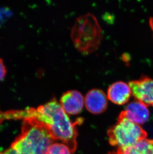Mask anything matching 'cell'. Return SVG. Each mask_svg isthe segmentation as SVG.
<instances>
[{
    "label": "cell",
    "instance_id": "1",
    "mask_svg": "<svg viewBox=\"0 0 153 154\" xmlns=\"http://www.w3.org/2000/svg\"><path fill=\"white\" fill-rule=\"evenodd\" d=\"M39 122L50 133L56 141L60 140L68 146L72 153L77 148L78 132L76 125L82 119L73 122L59 102L55 98L38 106Z\"/></svg>",
    "mask_w": 153,
    "mask_h": 154
},
{
    "label": "cell",
    "instance_id": "2",
    "mask_svg": "<svg viewBox=\"0 0 153 154\" xmlns=\"http://www.w3.org/2000/svg\"><path fill=\"white\" fill-rule=\"evenodd\" d=\"M55 140L44 125L32 120H23L21 133L9 148L0 154H47Z\"/></svg>",
    "mask_w": 153,
    "mask_h": 154
},
{
    "label": "cell",
    "instance_id": "3",
    "mask_svg": "<svg viewBox=\"0 0 153 154\" xmlns=\"http://www.w3.org/2000/svg\"><path fill=\"white\" fill-rule=\"evenodd\" d=\"M71 35L75 47L82 53L88 54L98 48L102 39V31L95 17L88 13L76 19Z\"/></svg>",
    "mask_w": 153,
    "mask_h": 154
},
{
    "label": "cell",
    "instance_id": "4",
    "mask_svg": "<svg viewBox=\"0 0 153 154\" xmlns=\"http://www.w3.org/2000/svg\"><path fill=\"white\" fill-rule=\"evenodd\" d=\"M108 141L117 149L133 145L146 139L147 133L140 125L128 119L123 111L117 119V123L107 132Z\"/></svg>",
    "mask_w": 153,
    "mask_h": 154
},
{
    "label": "cell",
    "instance_id": "5",
    "mask_svg": "<svg viewBox=\"0 0 153 154\" xmlns=\"http://www.w3.org/2000/svg\"><path fill=\"white\" fill-rule=\"evenodd\" d=\"M132 93L136 100L147 106H153V79L143 77L129 82Z\"/></svg>",
    "mask_w": 153,
    "mask_h": 154
},
{
    "label": "cell",
    "instance_id": "6",
    "mask_svg": "<svg viewBox=\"0 0 153 154\" xmlns=\"http://www.w3.org/2000/svg\"><path fill=\"white\" fill-rule=\"evenodd\" d=\"M60 103L67 113L76 115L81 112L85 104V98L77 90H69L61 96Z\"/></svg>",
    "mask_w": 153,
    "mask_h": 154
},
{
    "label": "cell",
    "instance_id": "7",
    "mask_svg": "<svg viewBox=\"0 0 153 154\" xmlns=\"http://www.w3.org/2000/svg\"><path fill=\"white\" fill-rule=\"evenodd\" d=\"M107 95L103 90L92 89L88 91L85 98L86 107L92 113H101L107 108Z\"/></svg>",
    "mask_w": 153,
    "mask_h": 154
},
{
    "label": "cell",
    "instance_id": "8",
    "mask_svg": "<svg viewBox=\"0 0 153 154\" xmlns=\"http://www.w3.org/2000/svg\"><path fill=\"white\" fill-rule=\"evenodd\" d=\"M123 112L128 119L139 125L147 122L150 117L147 105L137 100L129 103Z\"/></svg>",
    "mask_w": 153,
    "mask_h": 154
},
{
    "label": "cell",
    "instance_id": "9",
    "mask_svg": "<svg viewBox=\"0 0 153 154\" xmlns=\"http://www.w3.org/2000/svg\"><path fill=\"white\" fill-rule=\"evenodd\" d=\"M132 94L129 84L118 81L111 84L107 89V96L111 102L117 105H123L128 101Z\"/></svg>",
    "mask_w": 153,
    "mask_h": 154
},
{
    "label": "cell",
    "instance_id": "10",
    "mask_svg": "<svg viewBox=\"0 0 153 154\" xmlns=\"http://www.w3.org/2000/svg\"><path fill=\"white\" fill-rule=\"evenodd\" d=\"M118 154H153V140L144 139L133 145L117 149Z\"/></svg>",
    "mask_w": 153,
    "mask_h": 154
},
{
    "label": "cell",
    "instance_id": "11",
    "mask_svg": "<svg viewBox=\"0 0 153 154\" xmlns=\"http://www.w3.org/2000/svg\"><path fill=\"white\" fill-rule=\"evenodd\" d=\"M67 146L61 143H54L49 147L47 154H71Z\"/></svg>",
    "mask_w": 153,
    "mask_h": 154
},
{
    "label": "cell",
    "instance_id": "12",
    "mask_svg": "<svg viewBox=\"0 0 153 154\" xmlns=\"http://www.w3.org/2000/svg\"><path fill=\"white\" fill-rule=\"evenodd\" d=\"M7 73L6 66L3 60L0 58V82L3 80L5 77Z\"/></svg>",
    "mask_w": 153,
    "mask_h": 154
},
{
    "label": "cell",
    "instance_id": "13",
    "mask_svg": "<svg viewBox=\"0 0 153 154\" xmlns=\"http://www.w3.org/2000/svg\"><path fill=\"white\" fill-rule=\"evenodd\" d=\"M150 25L151 28L152 29L153 32V17H152V19H151L150 20Z\"/></svg>",
    "mask_w": 153,
    "mask_h": 154
},
{
    "label": "cell",
    "instance_id": "14",
    "mask_svg": "<svg viewBox=\"0 0 153 154\" xmlns=\"http://www.w3.org/2000/svg\"><path fill=\"white\" fill-rule=\"evenodd\" d=\"M107 154H118V153H117V151H116L111 152H110V153H107Z\"/></svg>",
    "mask_w": 153,
    "mask_h": 154
}]
</instances>
